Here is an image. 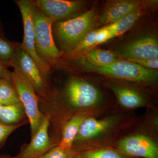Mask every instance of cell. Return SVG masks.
Here are the masks:
<instances>
[{
  "mask_svg": "<svg viewBox=\"0 0 158 158\" xmlns=\"http://www.w3.org/2000/svg\"><path fill=\"white\" fill-rule=\"evenodd\" d=\"M44 115L40 126L34 136L31 137L30 143L22 147L17 155L19 158H39L53 148L59 145V143L49 135L50 118L48 114Z\"/></svg>",
  "mask_w": 158,
  "mask_h": 158,
  "instance_id": "7c38bea8",
  "label": "cell"
},
{
  "mask_svg": "<svg viewBox=\"0 0 158 158\" xmlns=\"http://www.w3.org/2000/svg\"><path fill=\"white\" fill-rule=\"evenodd\" d=\"M96 9L91 8L81 15L71 19L54 23L52 32L62 53L69 54L78 45L83 38L94 27Z\"/></svg>",
  "mask_w": 158,
  "mask_h": 158,
  "instance_id": "5b68a950",
  "label": "cell"
},
{
  "mask_svg": "<svg viewBox=\"0 0 158 158\" xmlns=\"http://www.w3.org/2000/svg\"><path fill=\"white\" fill-rule=\"evenodd\" d=\"M77 56L96 66H108L118 60L113 52L97 48H89Z\"/></svg>",
  "mask_w": 158,
  "mask_h": 158,
  "instance_id": "2e32d148",
  "label": "cell"
},
{
  "mask_svg": "<svg viewBox=\"0 0 158 158\" xmlns=\"http://www.w3.org/2000/svg\"><path fill=\"white\" fill-rule=\"evenodd\" d=\"M15 43L0 36V62L6 67L11 66Z\"/></svg>",
  "mask_w": 158,
  "mask_h": 158,
  "instance_id": "44dd1931",
  "label": "cell"
},
{
  "mask_svg": "<svg viewBox=\"0 0 158 158\" xmlns=\"http://www.w3.org/2000/svg\"><path fill=\"white\" fill-rule=\"evenodd\" d=\"M11 66L15 71L33 87L42 98L47 97L51 90L39 68L30 56L24 50L21 44L15 43Z\"/></svg>",
  "mask_w": 158,
  "mask_h": 158,
  "instance_id": "ba28073f",
  "label": "cell"
},
{
  "mask_svg": "<svg viewBox=\"0 0 158 158\" xmlns=\"http://www.w3.org/2000/svg\"><path fill=\"white\" fill-rule=\"evenodd\" d=\"M11 81L25 110L32 137L44 118V114L39 110V98L33 87L15 71L11 72Z\"/></svg>",
  "mask_w": 158,
  "mask_h": 158,
  "instance_id": "9c48e42d",
  "label": "cell"
},
{
  "mask_svg": "<svg viewBox=\"0 0 158 158\" xmlns=\"http://www.w3.org/2000/svg\"><path fill=\"white\" fill-rule=\"evenodd\" d=\"M42 99L48 104L44 114L50 116L58 138H61L64 125L77 114L97 116L118 112L116 101L106 96L97 85L77 76L69 77L61 90L51 91L48 96Z\"/></svg>",
  "mask_w": 158,
  "mask_h": 158,
  "instance_id": "6da1fadb",
  "label": "cell"
},
{
  "mask_svg": "<svg viewBox=\"0 0 158 158\" xmlns=\"http://www.w3.org/2000/svg\"><path fill=\"white\" fill-rule=\"evenodd\" d=\"M99 29L92 30L83 38L78 45L72 52L67 54L69 57H73L81 53L86 50L95 45L96 38L99 32Z\"/></svg>",
  "mask_w": 158,
  "mask_h": 158,
  "instance_id": "7402d4cb",
  "label": "cell"
},
{
  "mask_svg": "<svg viewBox=\"0 0 158 158\" xmlns=\"http://www.w3.org/2000/svg\"><path fill=\"white\" fill-rule=\"evenodd\" d=\"M113 148L131 157L158 158V136L148 129L137 116Z\"/></svg>",
  "mask_w": 158,
  "mask_h": 158,
  "instance_id": "277c9868",
  "label": "cell"
},
{
  "mask_svg": "<svg viewBox=\"0 0 158 158\" xmlns=\"http://www.w3.org/2000/svg\"><path fill=\"white\" fill-rule=\"evenodd\" d=\"M136 117L134 112L89 116L81 125L71 151L80 153L113 148Z\"/></svg>",
  "mask_w": 158,
  "mask_h": 158,
  "instance_id": "7a4b0ae2",
  "label": "cell"
},
{
  "mask_svg": "<svg viewBox=\"0 0 158 158\" xmlns=\"http://www.w3.org/2000/svg\"><path fill=\"white\" fill-rule=\"evenodd\" d=\"M67 158H81L75 152H73L71 151L70 154L69 156Z\"/></svg>",
  "mask_w": 158,
  "mask_h": 158,
  "instance_id": "f1b7e54d",
  "label": "cell"
},
{
  "mask_svg": "<svg viewBox=\"0 0 158 158\" xmlns=\"http://www.w3.org/2000/svg\"><path fill=\"white\" fill-rule=\"evenodd\" d=\"M75 153L81 158H136L128 156L113 147Z\"/></svg>",
  "mask_w": 158,
  "mask_h": 158,
  "instance_id": "ffe728a7",
  "label": "cell"
},
{
  "mask_svg": "<svg viewBox=\"0 0 158 158\" xmlns=\"http://www.w3.org/2000/svg\"><path fill=\"white\" fill-rule=\"evenodd\" d=\"M144 3L142 1L131 0L111 2L99 16V21L104 25L111 24L129 13L143 8Z\"/></svg>",
  "mask_w": 158,
  "mask_h": 158,
  "instance_id": "5bb4252c",
  "label": "cell"
},
{
  "mask_svg": "<svg viewBox=\"0 0 158 158\" xmlns=\"http://www.w3.org/2000/svg\"><path fill=\"white\" fill-rule=\"evenodd\" d=\"M24 108L21 102L2 106L0 109V123L6 125L19 124L27 121Z\"/></svg>",
  "mask_w": 158,
  "mask_h": 158,
  "instance_id": "ac0fdd59",
  "label": "cell"
},
{
  "mask_svg": "<svg viewBox=\"0 0 158 158\" xmlns=\"http://www.w3.org/2000/svg\"><path fill=\"white\" fill-rule=\"evenodd\" d=\"M28 123H29L28 121H26L14 125H6L0 123V149L4 146L7 138L11 133L18 128Z\"/></svg>",
  "mask_w": 158,
  "mask_h": 158,
  "instance_id": "603a6c76",
  "label": "cell"
},
{
  "mask_svg": "<svg viewBox=\"0 0 158 158\" xmlns=\"http://www.w3.org/2000/svg\"><path fill=\"white\" fill-rule=\"evenodd\" d=\"M127 60L144 68L152 69H158V59H127Z\"/></svg>",
  "mask_w": 158,
  "mask_h": 158,
  "instance_id": "d4e9b609",
  "label": "cell"
},
{
  "mask_svg": "<svg viewBox=\"0 0 158 158\" xmlns=\"http://www.w3.org/2000/svg\"><path fill=\"white\" fill-rule=\"evenodd\" d=\"M34 5L54 23L64 21L76 17L85 7V3L81 1L66 0H37Z\"/></svg>",
  "mask_w": 158,
  "mask_h": 158,
  "instance_id": "8fae6325",
  "label": "cell"
},
{
  "mask_svg": "<svg viewBox=\"0 0 158 158\" xmlns=\"http://www.w3.org/2000/svg\"><path fill=\"white\" fill-rule=\"evenodd\" d=\"M111 39H112L111 33L106 26L99 29V32L96 38L95 45L101 44Z\"/></svg>",
  "mask_w": 158,
  "mask_h": 158,
  "instance_id": "484cf974",
  "label": "cell"
},
{
  "mask_svg": "<svg viewBox=\"0 0 158 158\" xmlns=\"http://www.w3.org/2000/svg\"><path fill=\"white\" fill-rule=\"evenodd\" d=\"M145 12L143 7L129 13L113 24L106 26L111 33L112 38L120 36L128 31Z\"/></svg>",
  "mask_w": 158,
  "mask_h": 158,
  "instance_id": "e0dca14e",
  "label": "cell"
},
{
  "mask_svg": "<svg viewBox=\"0 0 158 158\" xmlns=\"http://www.w3.org/2000/svg\"><path fill=\"white\" fill-rule=\"evenodd\" d=\"M33 19L36 52L40 59L51 68L63 55L54 40L52 32L54 21L35 5Z\"/></svg>",
  "mask_w": 158,
  "mask_h": 158,
  "instance_id": "52a82bcc",
  "label": "cell"
},
{
  "mask_svg": "<svg viewBox=\"0 0 158 158\" xmlns=\"http://www.w3.org/2000/svg\"><path fill=\"white\" fill-rule=\"evenodd\" d=\"M103 85L115 95L118 112H132L139 108L157 107L150 93L141 88L144 86L135 83L130 85L125 81L111 79L106 81Z\"/></svg>",
  "mask_w": 158,
  "mask_h": 158,
  "instance_id": "8992f818",
  "label": "cell"
},
{
  "mask_svg": "<svg viewBox=\"0 0 158 158\" xmlns=\"http://www.w3.org/2000/svg\"><path fill=\"white\" fill-rule=\"evenodd\" d=\"M2 78H0V83H1V81H2Z\"/></svg>",
  "mask_w": 158,
  "mask_h": 158,
  "instance_id": "f546056e",
  "label": "cell"
},
{
  "mask_svg": "<svg viewBox=\"0 0 158 158\" xmlns=\"http://www.w3.org/2000/svg\"><path fill=\"white\" fill-rule=\"evenodd\" d=\"M16 4L21 14L24 27V36L21 44L24 50L34 60L43 76L47 80L50 72L51 68L43 62L36 52L35 45L33 15L34 7V1L19 0Z\"/></svg>",
  "mask_w": 158,
  "mask_h": 158,
  "instance_id": "30bf717a",
  "label": "cell"
},
{
  "mask_svg": "<svg viewBox=\"0 0 158 158\" xmlns=\"http://www.w3.org/2000/svg\"><path fill=\"white\" fill-rule=\"evenodd\" d=\"M91 116L87 113H80L70 118L62 128L59 147L65 150L71 151L74 140L82 123Z\"/></svg>",
  "mask_w": 158,
  "mask_h": 158,
  "instance_id": "9a60e30c",
  "label": "cell"
},
{
  "mask_svg": "<svg viewBox=\"0 0 158 158\" xmlns=\"http://www.w3.org/2000/svg\"><path fill=\"white\" fill-rule=\"evenodd\" d=\"M0 158H19L18 156H12L10 155L6 154H1L0 155Z\"/></svg>",
  "mask_w": 158,
  "mask_h": 158,
  "instance_id": "83f0119b",
  "label": "cell"
},
{
  "mask_svg": "<svg viewBox=\"0 0 158 158\" xmlns=\"http://www.w3.org/2000/svg\"><path fill=\"white\" fill-rule=\"evenodd\" d=\"M21 102L17 91L11 81L2 79L0 83V105L8 106Z\"/></svg>",
  "mask_w": 158,
  "mask_h": 158,
  "instance_id": "d6986e66",
  "label": "cell"
},
{
  "mask_svg": "<svg viewBox=\"0 0 158 158\" xmlns=\"http://www.w3.org/2000/svg\"><path fill=\"white\" fill-rule=\"evenodd\" d=\"M71 153V151L62 149L58 145L53 148L39 158H67Z\"/></svg>",
  "mask_w": 158,
  "mask_h": 158,
  "instance_id": "cb8c5ba5",
  "label": "cell"
},
{
  "mask_svg": "<svg viewBox=\"0 0 158 158\" xmlns=\"http://www.w3.org/2000/svg\"><path fill=\"white\" fill-rule=\"evenodd\" d=\"M0 78L11 81V72L0 62Z\"/></svg>",
  "mask_w": 158,
  "mask_h": 158,
  "instance_id": "4316f807",
  "label": "cell"
},
{
  "mask_svg": "<svg viewBox=\"0 0 158 158\" xmlns=\"http://www.w3.org/2000/svg\"><path fill=\"white\" fill-rule=\"evenodd\" d=\"M118 53L126 59H158V40L153 35L140 37L122 47Z\"/></svg>",
  "mask_w": 158,
  "mask_h": 158,
  "instance_id": "4fadbf2b",
  "label": "cell"
},
{
  "mask_svg": "<svg viewBox=\"0 0 158 158\" xmlns=\"http://www.w3.org/2000/svg\"><path fill=\"white\" fill-rule=\"evenodd\" d=\"M72 57L74 63L85 70L109 78L135 83L148 88H154L157 83V69L144 68L127 60H118L108 66H96L79 56Z\"/></svg>",
  "mask_w": 158,
  "mask_h": 158,
  "instance_id": "3957f363",
  "label": "cell"
}]
</instances>
